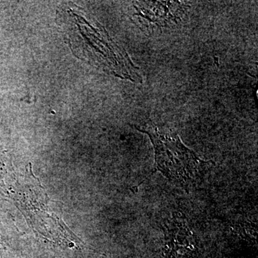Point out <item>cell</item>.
Returning a JSON list of instances; mask_svg holds the SVG:
<instances>
[{"label": "cell", "instance_id": "obj_1", "mask_svg": "<svg viewBox=\"0 0 258 258\" xmlns=\"http://www.w3.org/2000/svg\"><path fill=\"white\" fill-rule=\"evenodd\" d=\"M137 128L152 141L156 171L186 191L200 184L212 166L211 161L200 159L176 134L158 128Z\"/></svg>", "mask_w": 258, "mask_h": 258}]
</instances>
